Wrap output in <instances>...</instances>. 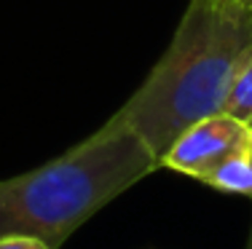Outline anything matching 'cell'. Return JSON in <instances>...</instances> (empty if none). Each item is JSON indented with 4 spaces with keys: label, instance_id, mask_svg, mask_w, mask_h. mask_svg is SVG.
Returning a JSON list of instances; mask_svg holds the SVG:
<instances>
[{
    "label": "cell",
    "instance_id": "obj_1",
    "mask_svg": "<svg viewBox=\"0 0 252 249\" xmlns=\"http://www.w3.org/2000/svg\"><path fill=\"white\" fill-rule=\"evenodd\" d=\"M250 49V16L218 0H188L169 49L110 121L131 129L161 164L188 126L223 112L233 73Z\"/></svg>",
    "mask_w": 252,
    "mask_h": 249
},
{
    "label": "cell",
    "instance_id": "obj_2",
    "mask_svg": "<svg viewBox=\"0 0 252 249\" xmlns=\"http://www.w3.org/2000/svg\"><path fill=\"white\" fill-rule=\"evenodd\" d=\"M161 169L151 147L110 118L59 158L0 180V236H35L59 249L89 217Z\"/></svg>",
    "mask_w": 252,
    "mask_h": 249
},
{
    "label": "cell",
    "instance_id": "obj_3",
    "mask_svg": "<svg viewBox=\"0 0 252 249\" xmlns=\"http://www.w3.org/2000/svg\"><path fill=\"white\" fill-rule=\"evenodd\" d=\"M252 142V126L228 112H215L188 126L164 153L161 166L207 182L218 166Z\"/></svg>",
    "mask_w": 252,
    "mask_h": 249
},
{
    "label": "cell",
    "instance_id": "obj_4",
    "mask_svg": "<svg viewBox=\"0 0 252 249\" xmlns=\"http://www.w3.org/2000/svg\"><path fill=\"white\" fill-rule=\"evenodd\" d=\"M204 185L215 188L220 193H236V195H250L252 198V142L236 156H231L223 166L207 177Z\"/></svg>",
    "mask_w": 252,
    "mask_h": 249
},
{
    "label": "cell",
    "instance_id": "obj_5",
    "mask_svg": "<svg viewBox=\"0 0 252 249\" xmlns=\"http://www.w3.org/2000/svg\"><path fill=\"white\" fill-rule=\"evenodd\" d=\"M223 112L252 126V49L233 73V81L228 86L225 102H223Z\"/></svg>",
    "mask_w": 252,
    "mask_h": 249
},
{
    "label": "cell",
    "instance_id": "obj_6",
    "mask_svg": "<svg viewBox=\"0 0 252 249\" xmlns=\"http://www.w3.org/2000/svg\"><path fill=\"white\" fill-rule=\"evenodd\" d=\"M0 249H51L46 241L35 239V236H0Z\"/></svg>",
    "mask_w": 252,
    "mask_h": 249
},
{
    "label": "cell",
    "instance_id": "obj_7",
    "mask_svg": "<svg viewBox=\"0 0 252 249\" xmlns=\"http://www.w3.org/2000/svg\"><path fill=\"white\" fill-rule=\"evenodd\" d=\"M223 5H228V8H233V11H239V14L252 19V0H223Z\"/></svg>",
    "mask_w": 252,
    "mask_h": 249
},
{
    "label": "cell",
    "instance_id": "obj_8",
    "mask_svg": "<svg viewBox=\"0 0 252 249\" xmlns=\"http://www.w3.org/2000/svg\"><path fill=\"white\" fill-rule=\"evenodd\" d=\"M244 249H252V225H250V236H247V244H244Z\"/></svg>",
    "mask_w": 252,
    "mask_h": 249
},
{
    "label": "cell",
    "instance_id": "obj_9",
    "mask_svg": "<svg viewBox=\"0 0 252 249\" xmlns=\"http://www.w3.org/2000/svg\"><path fill=\"white\" fill-rule=\"evenodd\" d=\"M218 3H223V0H218Z\"/></svg>",
    "mask_w": 252,
    "mask_h": 249
}]
</instances>
